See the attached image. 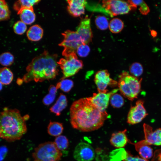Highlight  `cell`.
<instances>
[{"instance_id": "19", "label": "cell", "mask_w": 161, "mask_h": 161, "mask_svg": "<svg viewBox=\"0 0 161 161\" xmlns=\"http://www.w3.org/2000/svg\"><path fill=\"white\" fill-rule=\"evenodd\" d=\"M22 21L25 24H30L35 20V15L33 8H24L17 12Z\"/></svg>"}, {"instance_id": "13", "label": "cell", "mask_w": 161, "mask_h": 161, "mask_svg": "<svg viewBox=\"0 0 161 161\" xmlns=\"http://www.w3.org/2000/svg\"><path fill=\"white\" fill-rule=\"evenodd\" d=\"M76 32L81 38L83 44H89L91 41L92 37L90 19L88 17L83 19Z\"/></svg>"}, {"instance_id": "3", "label": "cell", "mask_w": 161, "mask_h": 161, "mask_svg": "<svg viewBox=\"0 0 161 161\" xmlns=\"http://www.w3.org/2000/svg\"><path fill=\"white\" fill-rule=\"evenodd\" d=\"M25 119L16 109L4 108L0 113V138L8 142L20 140L26 133Z\"/></svg>"}, {"instance_id": "17", "label": "cell", "mask_w": 161, "mask_h": 161, "mask_svg": "<svg viewBox=\"0 0 161 161\" xmlns=\"http://www.w3.org/2000/svg\"><path fill=\"white\" fill-rule=\"evenodd\" d=\"M134 144L136 150L141 157L148 160L152 157L153 149L145 140L139 141Z\"/></svg>"}, {"instance_id": "6", "label": "cell", "mask_w": 161, "mask_h": 161, "mask_svg": "<svg viewBox=\"0 0 161 161\" xmlns=\"http://www.w3.org/2000/svg\"><path fill=\"white\" fill-rule=\"evenodd\" d=\"M65 58L60 59L58 62L63 75L61 80L73 76L82 69L83 66L82 61L78 59L76 53Z\"/></svg>"}, {"instance_id": "37", "label": "cell", "mask_w": 161, "mask_h": 161, "mask_svg": "<svg viewBox=\"0 0 161 161\" xmlns=\"http://www.w3.org/2000/svg\"><path fill=\"white\" fill-rule=\"evenodd\" d=\"M143 1L138 0H128L127 2L129 4L131 10H135L137 8V6H140L143 2Z\"/></svg>"}, {"instance_id": "20", "label": "cell", "mask_w": 161, "mask_h": 161, "mask_svg": "<svg viewBox=\"0 0 161 161\" xmlns=\"http://www.w3.org/2000/svg\"><path fill=\"white\" fill-rule=\"evenodd\" d=\"M43 30L39 25L35 24L30 27L27 32L28 39L32 41H38L42 38Z\"/></svg>"}, {"instance_id": "33", "label": "cell", "mask_w": 161, "mask_h": 161, "mask_svg": "<svg viewBox=\"0 0 161 161\" xmlns=\"http://www.w3.org/2000/svg\"><path fill=\"white\" fill-rule=\"evenodd\" d=\"M15 32L18 35H22L24 33L27 29V27L24 23L21 21L16 22L13 26Z\"/></svg>"}, {"instance_id": "18", "label": "cell", "mask_w": 161, "mask_h": 161, "mask_svg": "<svg viewBox=\"0 0 161 161\" xmlns=\"http://www.w3.org/2000/svg\"><path fill=\"white\" fill-rule=\"evenodd\" d=\"M67 105V100L66 96L60 93L56 103L49 109L51 112L59 116L61 112L65 109Z\"/></svg>"}, {"instance_id": "30", "label": "cell", "mask_w": 161, "mask_h": 161, "mask_svg": "<svg viewBox=\"0 0 161 161\" xmlns=\"http://www.w3.org/2000/svg\"><path fill=\"white\" fill-rule=\"evenodd\" d=\"M129 70L131 75L136 77L141 76L143 71L142 64L138 62H134L129 67Z\"/></svg>"}, {"instance_id": "14", "label": "cell", "mask_w": 161, "mask_h": 161, "mask_svg": "<svg viewBox=\"0 0 161 161\" xmlns=\"http://www.w3.org/2000/svg\"><path fill=\"white\" fill-rule=\"evenodd\" d=\"M143 131L145 139L149 145H161V129L153 131L152 127L149 125L144 123Z\"/></svg>"}, {"instance_id": "11", "label": "cell", "mask_w": 161, "mask_h": 161, "mask_svg": "<svg viewBox=\"0 0 161 161\" xmlns=\"http://www.w3.org/2000/svg\"><path fill=\"white\" fill-rule=\"evenodd\" d=\"M94 81L97 86L98 92H107L108 86L114 87L117 82L110 77V75L107 70H101L97 72L95 76Z\"/></svg>"}, {"instance_id": "5", "label": "cell", "mask_w": 161, "mask_h": 161, "mask_svg": "<svg viewBox=\"0 0 161 161\" xmlns=\"http://www.w3.org/2000/svg\"><path fill=\"white\" fill-rule=\"evenodd\" d=\"M63 156L54 142L40 144L32 153L34 161H59Z\"/></svg>"}, {"instance_id": "15", "label": "cell", "mask_w": 161, "mask_h": 161, "mask_svg": "<svg viewBox=\"0 0 161 161\" xmlns=\"http://www.w3.org/2000/svg\"><path fill=\"white\" fill-rule=\"evenodd\" d=\"M67 7L69 13L72 16L79 17L84 14L87 2L84 0H68Z\"/></svg>"}, {"instance_id": "10", "label": "cell", "mask_w": 161, "mask_h": 161, "mask_svg": "<svg viewBox=\"0 0 161 161\" xmlns=\"http://www.w3.org/2000/svg\"><path fill=\"white\" fill-rule=\"evenodd\" d=\"M73 156L77 161H92L95 158V153L90 144L82 142L75 147Z\"/></svg>"}, {"instance_id": "39", "label": "cell", "mask_w": 161, "mask_h": 161, "mask_svg": "<svg viewBox=\"0 0 161 161\" xmlns=\"http://www.w3.org/2000/svg\"><path fill=\"white\" fill-rule=\"evenodd\" d=\"M2 85L3 84L0 82V91H1L2 89V88H3Z\"/></svg>"}, {"instance_id": "36", "label": "cell", "mask_w": 161, "mask_h": 161, "mask_svg": "<svg viewBox=\"0 0 161 161\" xmlns=\"http://www.w3.org/2000/svg\"><path fill=\"white\" fill-rule=\"evenodd\" d=\"M139 6V10L142 14L146 15L149 13V7L144 1Z\"/></svg>"}, {"instance_id": "38", "label": "cell", "mask_w": 161, "mask_h": 161, "mask_svg": "<svg viewBox=\"0 0 161 161\" xmlns=\"http://www.w3.org/2000/svg\"><path fill=\"white\" fill-rule=\"evenodd\" d=\"M151 33L152 36L155 37L157 35V32L154 30H152L151 31Z\"/></svg>"}, {"instance_id": "22", "label": "cell", "mask_w": 161, "mask_h": 161, "mask_svg": "<svg viewBox=\"0 0 161 161\" xmlns=\"http://www.w3.org/2000/svg\"><path fill=\"white\" fill-rule=\"evenodd\" d=\"M63 130L62 124L57 122H50L47 128L48 134L54 137H57L61 135Z\"/></svg>"}, {"instance_id": "1", "label": "cell", "mask_w": 161, "mask_h": 161, "mask_svg": "<svg viewBox=\"0 0 161 161\" xmlns=\"http://www.w3.org/2000/svg\"><path fill=\"white\" fill-rule=\"evenodd\" d=\"M70 123L72 127L83 132L97 130L102 126L108 117L105 111L97 108L88 98L74 101L70 108Z\"/></svg>"}, {"instance_id": "12", "label": "cell", "mask_w": 161, "mask_h": 161, "mask_svg": "<svg viewBox=\"0 0 161 161\" xmlns=\"http://www.w3.org/2000/svg\"><path fill=\"white\" fill-rule=\"evenodd\" d=\"M118 90V89H114L108 92L94 93L92 97L88 98L99 110L102 112H105L108 106L111 97Z\"/></svg>"}, {"instance_id": "31", "label": "cell", "mask_w": 161, "mask_h": 161, "mask_svg": "<svg viewBox=\"0 0 161 161\" xmlns=\"http://www.w3.org/2000/svg\"><path fill=\"white\" fill-rule=\"evenodd\" d=\"M111 105L114 108L122 107L124 103V100L120 95L115 93L112 95L110 99Z\"/></svg>"}, {"instance_id": "7", "label": "cell", "mask_w": 161, "mask_h": 161, "mask_svg": "<svg viewBox=\"0 0 161 161\" xmlns=\"http://www.w3.org/2000/svg\"><path fill=\"white\" fill-rule=\"evenodd\" d=\"M62 35L64 38L59 45L64 48L62 54L65 57L76 53L78 47L83 44L81 38L76 31L68 30L62 33Z\"/></svg>"}, {"instance_id": "8", "label": "cell", "mask_w": 161, "mask_h": 161, "mask_svg": "<svg viewBox=\"0 0 161 161\" xmlns=\"http://www.w3.org/2000/svg\"><path fill=\"white\" fill-rule=\"evenodd\" d=\"M102 6L111 16L126 14L131 10L127 2L117 0L102 1Z\"/></svg>"}, {"instance_id": "34", "label": "cell", "mask_w": 161, "mask_h": 161, "mask_svg": "<svg viewBox=\"0 0 161 161\" xmlns=\"http://www.w3.org/2000/svg\"><path fill=\"white\" fill-rule=\"evenodd\" d=\"M90 50V48L87 44H83L78 47L76 52L80 57H85L89 55Z\"/></svg>"}, {"instance_id": "25", "label": "cell", "mask_w": 161, "mask_h": 161, "mask_svg": "<svg viewBox=\"0 0 161 161\" xmlns=\"http://www.w3.org/2000/svg\"><path fill=\"white\" fill-rule=\"evenodd\" d=\"M109 27L112 32L117 33L120 32L124 27V23L120 19L114 18L110 21L109 23Z\"/></svg>"}, {"instance_id": "9", "label": "cell", "mask_w": 161, "mask_h": 161, "mask_svg": "<svg viewBox=\"0 0 161 161\" xmlns=\"http://www.w3.org/2000/svg\"><path fill=\"white\" fill-rule=\"evenodd\" d=\"M143 100H138L134 106L131 107L127 118V122L129 124L134 125L139 123L148 115Z\"/></svg>"}, {"instance_id": "2", "label": "cell", "mask_w": 161, "mask_h": 161, "mask_svg": "<svg viewBox=\"0 0 161 161\" xmlns=\"http://www.w3.org/2000/svg\"><path fill=\"white\" fill-rule=\"evenodd\" d=\"M58 56L47 51L34 58L26 68V73L23 78L26 83L34 81L42 82L55 79L58 75Z\"/></svg>"}, {"instance_id": "4", "label": "cell", "mask_w": 161, "mask_h": 161, "mask_svg": "<svg viewBox=\"0 0 161 161\" xmlns=\"http://www.w3.org/2000/svg\"><path fill=\"white\" fill-rule=\"evenodd\" d=\"M142 80L127 72H123L119 76L118 83L119 90L124 97L133 100L137 98L140 91Z\"/></svg>"}, {"instance_id": "21", "label": "cell", "mask_w": 161, "mask_h": 161, "mask_svg": "<svg viewBox=\"0 0 161 161\" xmlns=\"http://www.w3.org/2000/svg\"><path fill=\"white\" fill-rule=\"evenodd\" d=\"M54 142L63 155L64 156L67 155L69 143L66 136L63 135L58 136L55 138Z\"/></svg>"}, {"instance_id": "26", "label": "cell", "mask_w": 161, "mask_h": 161, "mask_svg": "<svg viewBox=\"0 0 161 161\" xmlns=\"http://www.w3.org/2000/svg\"><path fill=\"white\" fill-rule=\"evenodd\" d=\"M57 89L56 86L51 85L49 88V93L46 95L43 100L44 104L48 106L50 105L54 101L57 93Z\"/></svg>"}, {"instance_id": "24", "label": "cell", "mask_w": 161, "mask_h": 161, "mask_svg": "<svg viewBox=\"0 0 161 161\" xmlns=\"http://www.w3.org/2000/svg\"><path fill=\"white\" fill-rule=\"evenodd\" d=\"M40 1L37 0H18L14 4L13 9L18 12L23 9L33 8V6Z\"/></svg>"}, {"instance_id": "23", "label": "cell", "mask_w": 161, "mask_h": 161, "mask_svg": "<svg viewBox=\"0 0 161 161\" xmlns=\"http://www.w3.org/2000/svg\"><path fill=\"white\" fill-rule=\"evenodd\" d=\"M13 79V74L9 68L4 67L0 69V82L3 85H9Z\"/></svg>"}, {"instance_id": "35", "label": "cell", "mask_w": 161, "mask_h": 161, "mask_svg": "<svg viewBox=\"0 0 161 161\" xmlns=\"http://www.w3.org/2000/svg\"><path fill=\"white\" fill-rule=\"evenodd\" d=\"M124 161H148L138 156H133L129 152L127 151L126 155L123 160Z\"/></svg>"}, {"instance_id": "16", "label": "cell", "mask_w": 161, "mask_h": 161, "mask_svg": "<svg viewBox=\"0 0 161 161\" xmlns=\"http://www.w3.org/2000/svg\"><path fill=\"white\" fill-rule=\"evenodd\" d=\"M126 131L127 130L125 129L113 133L110 140L111 145L117 148L124 147L129 141Z\"/></svg>"}, {"instance_id": "28", "label": "cell", "mask_w": 161, "mask_h": 161, "mask_svg": "<svg viewBox=\"0 0 161 161\" xmlns=\"http://www.w3.org/2000/svg\"><path fill=\"white\" fill-rule=\"evenodd\" d=\"M73 85V82L72 80L65 79L58 82L56 87L57 89H60L63 92H67L71 90Z\"/></svg>"}, {"instance_id": "27", "label": "cell", "mask_w": 161, "mask_h": 161, "mask_svg": "<svg viewBox=\"0 0 161 161\" xmlns=\"http://www.w3.org/2000/svg\"><path fill=\"white\" fill-rule=\"evenodd\" d=\"M10 11L7 2L0 0V21L6 20L10 17Z\"/></svg>"}, {"instance_id": "32", "label": "cell", "mask_w": 161, "mask_h": 161, "mask_svg": "<svg viewBox=\"0 0 161 161\" xmlns=\"http://www.w3.org/2000/svg\"><path fill=\"white\" fill-rule=\"evenodd\" d=\"M95 22L97 28L100 30H106L109 26V23L107 18L103 16H97L95 19Z\"/></svg>"}, {"instance_id": "29", "label": "cell", "mask_w": 161, "mask_h": 161, "mask_svg": "<svg viewBox=\"0 0 161 161\" xmlns=\"http://www.w3.org/2000/svg\"><path fill=\"white\" fill-rule=\"evenodd\" d=\"M14 57L10 53H3L0 55V64L5 66L11 65L13 63Z\"/></svg>"}]
</instances>
